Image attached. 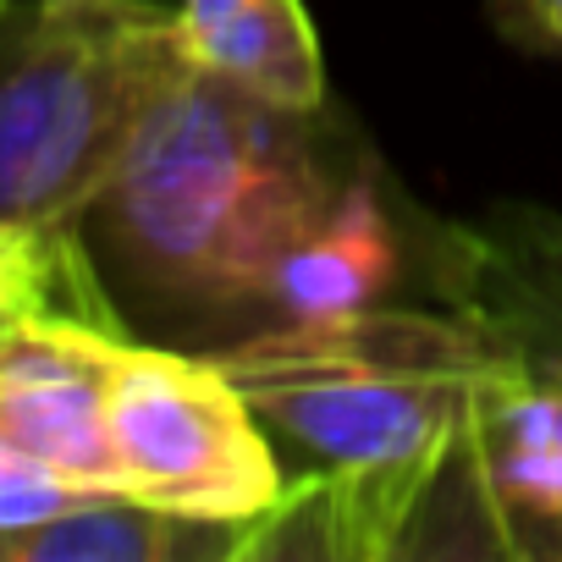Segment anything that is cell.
Masks as SVG:
<instances>
[{"label": "cell", "instance_id": "1", "mask_svg": "<svg viewBox=\"0 0 562 562\" xmlns=\"http://www.w3.org/2000/svg\"><path fill=\"white\" fill-rule=\"evenodd\" d=\"M370 166L342 111L270 105L193 61L78 232L138 342L221 353L276 326L281 265Z\"/></svg>", "mask_w": 562, "mask_h": 562}, {"label": "cell", "instance_id": "2", "mask_svg": "<svg viewBox=\"0 0 562 562\" xmlns=\"http://www.w3.org/2000/svg\"><path fill=\"white\" fill-rule=\"evenodd\" d=\"M215 359L288 469V491L248 524L237 562H386L408 551L436 485L469 452L480 381L507 353L447 304H381L265 326Z\"/></svg>", "mask_w": 562, "mask_h": 562}, {"label": "cell", "instance_id": "3", "mask_svg": "<svg viewBox=\"0 0 562 562\" xmlns=\"http://www.w3.org/2000/svg\"><path fill=\"white\" fill-rule=\"evenodd\" d=\"M193 67L160 0H0V232H67Z\"/></svg>", "mask_w": 562, "mask_h": 562}, {"label": "cell", "instance_id": "4", "mask_svg": "<svg viewBox=\"0 0 562 562\" xmlns=\"http://www.w3.org/2000/svg\"><path fill=\"white\" fill-rule=\"evenodd\" d=\"M111 452L127 496L188 518L254 524L288 491L270 430L221 359L166 342H122L111 370Z\"/></svg>", "mask_w": 562, "mask_h": 562}, {"label": "cell", "instance_id": "5", "mask_svg": "<svg viewBox=\"0 0 562 562\" xmlns=\"http://www.w3.org/2000/svg\"><path fill=\"white\" fill-rule=\"evenodd\" d=\"M122 331L83 321H34L0 342V447L61 480L122 491L111 452V370Z\"/></svg>", "mask_w": 562, "mask_h": 562}, {"label": "cell", "instance_id": "6", "mask_svg": "<svg viewBox=\"0 0 562 562\" xmlns=\"http://www.w3.org/2000/svg\"><path fill=\"white\" fill-rule=\"evenodd\" d=\"M430 293L535 375H562V215L502 204L485 221H441Z\"/></svg>", "mask_w": 562, "mask_h": 562}, {"label": "cell", "instance_id": "7", "mask_svg": "<svg viewBox=\"0 0 562 562\" xmlns=\"http://www.w3.org/2000/svg\"><path fill=\"white\" fill-rule=\"evenodd\" d=\"M436 232L441 221L397 199V182L375 160L342 193V204L288 254L276 276V326H321L397 304L392 293L414 270L430 281Z\"/></svg>", "mask_w": 562, "mask_h": 562}, {"label": "cell", "instance_id": "8", "mask_svg": "<svg viewBox=\"0 0 562 562\" xmlns=\"http://www.w3.org/2000/svg\"><path fill=\"white\" fill-rule=\"evenodd\" d=\"M469 463L507 557H562V375L507 353L480 381Z\"/></svg>", "mask_w": 562, "mask_h": 562}, {"label": "cell", "instance_id": "9", "mask_svg": "<svg viewBox=\"0 0 562 562\" xmlns=\"http://www.w3.org/2000/svg\"><path fill=\"white\" fill-rule=\"evenodd\" d=\"M248 524L188 518L127 491H100L34 524L0 529V562H237Z\"/></svg>", "mask_w": 562, "mask_h": 562}, {"label": "cell", "instance_id": "10", "mask_svg": "<svg viewBox=\"0 0 562 562\" xmlns=\"http://www.w3.org/2000/svg\"><path fill=\"white\" fill-rule=\"evenodd\" d=\"M193 61L232 78L237 89L288 105V111H321L326 105V61L304 0H248L221 29L188 40Z\"/></svg>", "mask_w": 562, "mask_h": 562}, {"label": "cell", "instance_id": "11", "mask_svg": "<svg viewBox=\"0 0 562 562\" xmlns=\"http://www.w3.org/2000/svg\"><path fill=\"white\" fill-rule=\"evenodd\" d=\"M34 321H83V326L133 337L105 293L78 226L0 232V342Z\"/></svg>", "mask_w": 562, "mask_h": 562}, {"label": "cell", "instance_id": "12", "mask_svg": "<svg viewBox=\"0 0 562 562\" xmlns=\"http://www.w3.org/2000/svg\"><path fill=\"white\" fill-rule=\"evenodd\" d=\"M502 40L529 56H562V0H485Z\"/></svg>", "mask_w": 562, "mask_h": 562}, {"label": "cell", "instance_id": "13", "mask_svg": "<svg viewBox=\"0 0 562 562\" xmlns=\"http://www.w3.org/2000/svg\"><path fill=\"white\" fill-rule=\"evenodd\" d=\"M248 0H177V12H182V29H188V40H199V34H210V29H221L232 12H243Z\"/></svg>", "mask_w": 562, "mask_h": 562}]
</instances>
